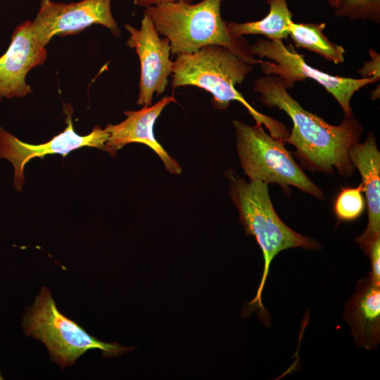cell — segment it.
Instances as JSON below:
<instances>
[{
    "label": "cell",
    "mask_w": 380,
    "mask_h": 380,
    "mask_svg": "<svg viewBox=\"0 0 380 380\" xmlns=\"http://www.w3.org/2000/svg\"><path fill=\"white\" fill-rule=\"evenodd\" d=\"M229 196L239 213L246 233L255 237L262 249L264 270L255 297L249 303L263 308L261 294L274 258L281 251L302 247L315 249V240L302 236L284 224L275 212L269 195L268 184L246 181L233 170L225 172Z\"/></svg>",
    "instance_id": "cell-4"
},
{
    "label": "cell",
    "mask_w": 380,
    "mask_h": 380,
    "mask_svg": "<svg viewBox=\"0 0 380 380\" xmlns=\"http://www.w3.org/2000/svg\"><path fill=\"white\" fill-rule=\"evenodd\" d=\"M252 54L262 61L261 68L265 75L278 76L285 89H291L296 82L312 80L322 85L341 106L345 118L353 117L350 100L353 94L367 84L379 81L375 77L355 79L329 75L312 68L291 44L282 41L260 39L251 46Z\"/></svg>",
    "instance_id": "cell-7"
},
{
    "label": "cell",
    "mask_w": 380,
    "mask_h": 380,
    "mask_svg": "<svg viewBox=\"0 0 380 380\" xmlns=\"http://www.w3.org/2000/svg\"><path fill=\"white\" fill-rule=\"evenodd\" d=\"M66 128L49 141L40 144L23 142L0 127V158L10 161L14 168V187L21 191L25 182L24 167L32 158H43L48 154H61L63 157L82 147H94L108 151L106 142L108 133L96 126L87 135H79L73 128L72 115L68 111Z\"/></svg>",
    "instance_id": "cell-9"
},
{
    "label": "cell",
    "mask_w": 380,
    "mask_h": 380,
    "mask_svg": "<svg viewBox=\"0 0 380 380\" xmlns=\"http://www.w3.org/2000/svg\"><path fill=\"white\" fill-rule=\"evenodd\" d=\"M25 334L41 341L50 358L64 369L75 364L89 350L98 349L104 357H114L133 350L117 343L103 342L90 335L58 309L49 289L44 286L23 316Z\"/></svg>",
    "instance_id": "cell-5"
},
{
    "label": "cell",
    "mask_w": 380,
    "mask_h": 380,
    "mask_svg": "<svg viewBox=\"0 0 380 380\" xmlns=\"http://www.w3.org/2000/svg\"><path fill=\"white\" fill-rule=\"evenodd\" d=\"M270 6L268 14L258 21L243 23H227L233 36L241 37L245 34H262L270 40L286 39L289 37L292 13L286 0H267Z\"/></svg>",
    "instance_id": "cell-14"
},
{
    "label": "cell",
    "mask_w": 380,
    "mask_h": 380,
    "mask_svg": "<svg viewBox=\"0 0 380 380\" xmlns=\"http://www.w3.org/2000/svg\"><path fill=\"white\" fill-rule=\"evenodd\" d=\"M359 310L362 318L369 323L376 322L380 315V290L379 286L372 283L371 287L362 294Z\"/></svg>",
    "instance_id": "cell-18"
},
{
    "label": "cell",
    "mask_w": 380,
    "mask_h": 380,
    "mask_svg": "<svg viewBox=\"0 0 380 380\" xmlns=\"http://www.w3.org/2000/svg\"><path fill=\"white\" fill-rule=\"evenodd\" d=\"M371 60L365 63L363 68L357 70L362 78L375 77L379 78V55L372 49L369 50Z\"/></svg>",
    "instance_id": "cell-20"
},
{
    "label": "cell",
    "mask_w": 380,
    "mask_h": 380,
    "mask_svg": "<svg viewBox=\"0 0 380 380\" xmlns=\"http://www.w3.org/2000/svg\"><path fill=\"white\" fill-rule=\"evenodd\" d=\"M366 252L369 254L372 265V281L374 284H380V238L376 239L368 246Z\"/></svg>",
    "instance_id": "cell-19"
},
{
    "label": "cell",
    "mask_w": 380,
    "mask_h": 380,
    "mask_svg": "<svg viewBox=\"0 0 380 380\" xmlns=\"http://www.w3.org/2000/svg\"><path fill=\"white\" fill-rule=\"evenodd\" d=\"M47 51L35 37L31 21L13 30L7 51L0 57V99L23 98L32 93L25 78L32 68L42 65Z\"/></svg>",
    "instance_id": "cell-11"
},
{
    "label": "cell",
    "mask_w": 380,
    "mask_h": 380,
    "mask_svg": "<svg viewBox=\"0 0 380 380\" xmlns=\"http://www.w3.org/2000/svg\"><path fill=\"white\" fill-rule=\"evenodd\" d=\"M134 3L139 6L148 8L163 2L184 1L191 3L193 0H133Z\"/></svg>",
    "instance_id": "cell-21"
},
{
    "label": "cell",
    "mask_w": 380,
    "mask_h": 380,
    "mask_svg": "<svg viewBox=\"0 0 380 380\" xmlns=\"http://www.w3.org/2000/svg\"><path fill=\"white\" fill-rule=\"evenodd\" d=\"M253 69V65L229 49L208 45L194 53L176 56L171 84L173 89L190 85L205 90L212 94L213 105L218 110H226L231 101H239L255 125H264L272 137L283 140L289 134L285 125L255 110L236 88Z\"/></svg>",
    "instance_id": "cell-2"
},
{
    "label": "cell",
    "mask_w": 380,
    "mask_h": 380,
    "mask_svg": "<svg viewBox=\"0 0 380 380\" xmlns=\"http://www.w3.org/2000/svg\"><path fill=\"white\" fill-rule=\"evenodd\" d=\"M349 157L360 173L367 198L368 224L356 239L366 251L371 243L380 238V152L374 134L369 133L363 143H355L349 149Z\"/></svg>",
    "instance_id": "cell-13"
},
{
    "label": "cell",
    "mask_w": 380,
    "mask_h": 380,
    "mask_svg": "<svg viewBox=\"0 0 380 380\" xmlns=\"http://www.w3.org/2000/svg\"><path fill=\"white\" fill-rule=\"evenodd\" d=\"M129 32L127 45L134 49L140 61L137 104L152 105L153 96L163 93L172 73L171 47L167 38H161L149 16L144 13L140 29L125 25Z\"/></svg>",
    "instance_id": "cell-10"
},
{
    "label": "cell",
    "mask_w": 380,
    "mask_h": 380,
    "mask_svg": "<svg viewBox=\"0 0 380 380\" xmlns=\"http://www.w3.org/2000/svg\"><path fill=\"white\" fill-rule=\"evenodd\" d=\"M236 148L239 163L250 181L277 184L284 191L293 186L303 192L323 198L322 190L304 173L284 146L269 135L262 125H249L234 120Z\"/></svg>",
    "instance_id": "cell-6"
},
{
    "label": "cell",
    "mask_w": 380,
    "mask_h": 380,
    "mask_svg": "<svg viewBox=\"0 0 380 380\" xmlns=\"http://www.w3.org/2000/svg\"><path fill=\"white\" fill-rule=\"evenodd\" d=\"M334 15L350 20L362 19L379 24L380 0H340Z\"/></svg>",
    "instance_id": "cell-16"
},
{
    "label": "cell",
    "mask_w": 380,
    "mask_h": 380,
    "mask_svg": "<svg viewBox=\"0 0 380 380\" xmlns=\"http://www.w3.org/2000/svg\"><path fill=\"white\" fill-rule=\"evenodd\" d=\"M253 90L260 94L265 106L277 107L289 116L293 127L282 141L296 147L299 158L309 168L328 174L335 167L343 176L353 172L349 149L358 141L362 129L356 118H345L338 125L329 124L304 109L276 75L258 78Z\"/></svg>",
    "instance_id": "cell-1"
},
{
    "label": "cell",
    "mask_w": 380,
    "mask_h": 380,
    "mask_svg": "<svg viewBox=\"0 0 380 380\" xmlns=\"http://www.w3.org/2000/svg\"><path fill=\"white\" fill-rule=\"evenodd\" d=\"M325 26V23H296L293 21L289 37L297 48L315 52L335 64L343 63L346 51L324 34Z\"/></svg>",
    "instance_id": "cell-15"
},
{
    "label": "cell",
    "mask_w": 380,
    "mask_h": 380,
    "mask_svg": "<svg viewBox=\"0 0 380 380\" xmlns=\"http://www.w3.org/2000/svg\"><path fill=\"white\" fill-rule=\"evenodd\" d=\"M222 0H203L191 4L184 1L163 2L146 8L144 13L159 34L170 41L171 53H192L208 45L224 46L251 65L260 64L251 46L242 37L230 32L221 16Z\"/></svg>",
    "instance_id": "cell-3"
},
{
    "label": "cell",
    "mask_w": 380,
    "mask_h": 380,
    "mask_svg": "<svg viewBox=\"0 0 380 380\" xmlns=\"http://www.w3.org/2000/svg\"><path fill=\"white\" fill-rule=\"evenodd\" d=\"M172 102H177L175 96H166L153 105L143 106L138 110L125 111L126 118L122 122L108 124L104 128L108 133L106 142L107 152L115 156L116 152L125 145L141 143L157 154L169 173L180 175L182 172L181 165L158 141L153 132L156 120L163 109Z\"/></svg>",
    "instance_id": "cell-12"
},
{
    "label": "cell",
    "mask_w": 380,
    "mask_h": 380,
    "mask_svg": "<svg viewBox=\"0 0 380 380\" xmlns=\"http://www.w3.org/2000/svg\"><path fill=\"white\" fill-rule=\"evenodd\" d=\"M361 184L355 188H344L338 194L334 204L337 217L342 220H353L357 218L365 206L362 194Z\"/></svg>",
    "instance_id": "cell-17"
},
{
    "label": "cell",
    "mask_w": 380,
    "mask_h": 380,
    "mask_svg": "<svg viewBox=\"0 0 380 380\" xmlns=\"http://www.w3.org/2000/svg\"><path fill=\"white\" fill-rule=\"evenodd\" d=\"M340 0H329V4L331 7L336 8L339 4Z\"/></svg>",
    "instance_id": "cell-22"
},
{
    "label": "cell",
    "mask_w": 380,
    "mask_h": 380,
    "mask_svg": "<svg viewBox=\"0 0 380 380\" xmlns=\"http://www.w3.org/2000/svg\"><path fill=\"white\" fill-rule=\"evenodd\" d=\"M110 3L111 0H82L70 4L42 0L31 27L44 46L54 36L76 34L94 24L103 25L119 37L120 30L112 15Z\"/></svg>",
    "instance_id": "cell-8"
}]
</instances>
